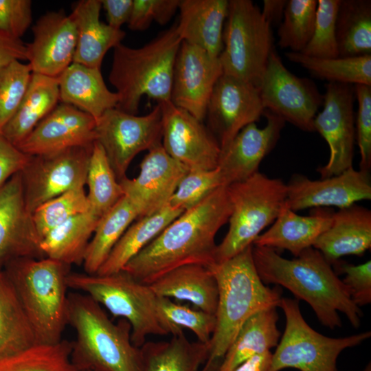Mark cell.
<instances>
[{
  "instance_id": "obj_44",
  "label": "cell",
  "mask_w": 371,
  "mask_h": 371,
  "mask_svg": "<svg viewBox=\"0 0 371 371\" xmlns=\"http://www.w3.org/2000/svg\"><path fill=\"white\" fill-rule=\"evenodd\" d=\"M341 0H317L312 37L300 52L319 58L339 57L336 38V18Z\"/></svg>"
},
{
  "instance_id": "obj_43",
  "label": "cell",
  "mask_w": 371,
  "mask_h": 371,
  "mask_svg": "<svg viewBox=\"0 0 371 371\" xmlns=\"http://www.w3.org/2000/svg\"><path fill=\"white\" fill-rule=\"evenodd\" d=\"M89 210L91 206L84 187L77 188L42 204L32 213V219L41 240L54 227Z\"/></svg>"
},
{
  "instance_id": "obj_9",
  "label": "cell",
  "mask_w": 371,
  "mask_h": 371,
  "mask_svg": "<svg viewBox=\"0 0 371 371\" xmlns=\"http://www.w3.org/2000/svg\"><path fill=\"white\" fill-rule=\"evenodd\" d=\"M218 57L223 74L258 87L273 51L271 25L250 0H229Z\"/></svg>"
},
{
  "instance_id": "obj_15",
  "label": "cell",
  "mask_w": 371,
  "mask_h": 371,
  "mask_svg": "<svg viewBox=\"0 0 371 371\" xmlns=\"http://www.w3.org/2000/svg\"><path fill=\"white\" fill-rule=\"evenodd\" d=\"M158 104L161 109V144L166 153L189 170L216 168L221 150L212 133L170 100Z\"/></svg>"
},
{
  "instance_id": "obj_21",
  "label": "cell",
  "mask_w": 371,
  "mask_h": 371,
  "mask_svg": "<svg viewBox=\"0 0 371 371\" xmlns=\"http://www.w3.org/2000/svg\"><path fill=\"white\" fill-rule=\"evenodd\" d=\"M95 120L65 103L58 104L16 147L29 156L47 155L96 141Z\"/></svg>"
},
{
  "instance_id": "obj_53",
  "label": "cell",
  "mask_w": 371,
  "mask_h": 371,
  "mask_svg": "<svg viewBox=\"0 0 371 371\" xmlns=\"http://www.w3.org/2000/svg\"><path fill=\"white\" fill-rule=\"evenodd\" d=\"M26 43L0 30V67L14 60H26Z\"/></svg>"
},
{
  "instance_id": "obj_57",
  "label": "cell",
  "mask_w": 371,
  "mask_h": 371,
  "mask_svg": "<svg viewBox=\"0 0 371 371\" xmlns=\"http://www.w3.org/2000/svg\"><path fill=\"white\" fill-rule=\"evenodd\" d=\"M84 371H93V370H84Z\"/></svg>"
},
{
  "instance_id": "obj_46",
  "label": "cell",
  "mask_w": 371,
  "mask_h": 371,
  "mask_svg": "<svg viewBox=\"0 0 371 371\" xmlns=\"http://www.w3.org/2000/svg\"><path fill=\"white\" fill-rule=\"evenodd\" d=\"M221 186H223L218 168L208 170H189L178 185L168 205L186 211Z\"/></svg>"
},
{
  "instance_id": "obj_17",
  "label": "cell",
  "mask_w": 371,
  "mask_h": 371,
  "mask_svg": "<svg viewBox=\"0 0 371 371\" xmlns=\"http://www.w3.org/2000/svg\"><path fill=\"white\" fill-rule=\"evenodd\" d=\"M139 168L136 178L126 177L119 181L124 195L137 210L138 218L150 216L166 207L189 171L166 153L161 143L148 150Z\"/></svg>"
},
{
  "instance_id": "obj_5",
  "label": "cell",
  "mask_w": 371,
  "mask_h": 371,
  "mask_svg": "<svg viewBox=\"0 0 371 371\" xmlns=\"http://www.w3.org/2000/svg\"><path fill=\"white\" fill-rule=\"evenodd\" d=\"M70 267L47 257H23L2 269L27 315L36 344H54L63 339L67 325Z\"/></svg>"
},
{
  "instance_id": "obj_55",
  "label": "cell",
  "mask_w": 371,
  "mask_h": 371,
  "mask_svg": "<svg viewBox=\"0 0 371 371\" xmlns=\"http://www.w3.org/2000/svg\"><path fill=\"white\" fill-rule=\"evenodd\" d=\"M287 1L264 0L263 8L261 11L267 21L271 25L281 21Z\"/></svg>"
},
{
  "instance_id": "obj_4",
  "label": "cell",
  "mask_w": 371,
  "mask_h": 371,
  "mask_svg": "<svg viewBox=\"0 0 371 371\" xmlns=\"http://www.w3.org/2000/svg\"><path fill=\"white\" fill-rule=\"evenodd\" d=\"M67 324L76 334L71 361L78 371H142L140 348L131 341V326L110 319L102 306L78 291L68 293Z\"/></svg>"
},
{
  "instance_id": "obj_39",
  "label": "cell",
  "mask_w": 371,
  "mask_h": 371,
  "mask_svg": "<svg viewBox=\"0 0 371 371\" xmlns=\"http://www.w3.org/2000/svg\"><path fill=\"white\" fill-rule=\"evenodd\" d=\"M86 184L91 210L100 217L124 196L104 150L96 141L89 159Z\"/></svg>"
},
{
  "instance_id": "obj_18",
  "label": "cell",
  "mask_w": 371,
  "mask_h": 371,
  "mask_svg": "<svg viewBox=\"0 0 371 371\" xmlns=\"http://www.w3.org/2000/svg\"><path fill=\"white\" fill-rule=\"evenodd\" d=\"M222 74L218 58L182 41L173 69L170 102L203 122L214 85Z\"/></svg>"
},
{
  "instance_id": "obj_38",
  "label": "cell",
  "mask_w": 371,
  "mask_h": 371,
  "mask_svg": "<svg viewBox=\"0 0 371 371\" xmlns=\"http://www.w3.org/2000/svg\"><path fill=\"white\" fill-rule=\"evenodd\" d=\"M286 58L328 82L371 86V54L354 57L319 58L300 52L286 53Z\"/></svg>"
},
{
  "instance_id": "obj_34",
  "label": "cell",
  "mask_w": 371,
  "mask_h": 371,
  "mask_svg": "<svg viewBox=\"0 0 371 371\" xmlns=\"http://www.w3.org/2000/svg\"><path fill=\"white\" fill-rule=\"evenodd\" d=\"M184 211L168 204L160 211L132 223L115 244L95 274L123 270L126 265Z\"/></svg>"
},
{
  "instance_id": "obj_33",
  "label": "cell",
  "mask_w": 371,
  "mask_h": 371,
  "mask_svg": "<svg viewBox=\"0 0 371 371\" xmlns=\"http://www.w3.org/2000/svg\"><path fill=\"white\" fill-rule=\"evenodd\" d=\"M100 216L91 210L75 216L49 231L41 240L45 257L65 265H82L85 251Z\"/></svg>"
},
{
  "instance_id": "obj_20",
  "label": "cell",
  "mask_w": 371,
  "mask_h": 371,
  "mask_svg": "<svg viewBox=\"0 0 371 371\" xmlns=\"http://www.w3.org/2000/svg\"><path fill=\"white\" fill-rule=\"evenodd\" d=\"M26 43V60L32 73L58 78L74 61L78 33L75 21L63 10L48 12L32 26Z\"/></svg>"
},
{
  "instance_id": "obj_35",
  "label": "cell",
  "mask_w": 371,
  "mask_h": 371,
  "mask_svg": "<svg viewBox=\"0 0 371 371\" xmlns=\"http://www.w3.org/2000/svg\"><path fill=\"white\" fill-rule=\"evenodd\" d=\"M137 218V210L124 195L100 217L84 256L85 273L98 272L119 239Z\"/></svg>"
},
{
  "instance_id": "obj_52",
  "label": "cell",
  "mask_w": 371,
  "mask_h": 371,
  "mask_svg": "<svg viewBox=\"0 0 371 371\" xmlns=\"http://www.w3.org/2000/svg\"><path fill=\"white\" fill-rule=\"evenodd\" d=\"M104 10L107 24L115 29L128 23L133 7V0H100Z\"/></svg>"
},
{
  "instance_id": "obj_37",
  "label": "cell",
  "mask_w": 371,
  "mask_h": 371,
  "mask_svg": "<svg viewBox=\"0 0 371 371\" xmlns=\"http://www.w3.org/2000/svg\"><path fill=\"white\" fill-rule=\"evenodd\" d=\"M339 57L371 54V1L341 0L336 18Z\"/></svg>"
},
{
  "instance_id": "obj_26",
  "label": "cell",
  "mask_w": 371,
  "mask_h": 371,
  "mask_svg": "<svg viewBox=\"0 0 371 371\" xmlns=\"http://www.w3.org/2000/svg\"><path fill=\"white\" fill-rule=\"evenodd\" d=\"M332 214L324 208H315L311 215L301 216L284 205L269 229L260 234L252 245L285 249L296 257L313 247L330 226Z\"/></svg>"
},
{
  "instance_id": "obj_32",
  "label": "cell",
  "mask_w": 371,
  "mask_h": 371,
  "mask_svg": "<svg viewBox=\"0 0 371 371\" xmlns=\"http://www.w3.org/2000/svg\"><path fill=\"white\" fill-rule=\"evenodd\" d=\"M139 348L142 371H198L210 351L209 344L190 341L183 332L169 341H146Z\"/></svg>"
},
{
  "instance_id": "obj_12",
  "label": "cell",
  "mask_w": 371,
  "mask_h": 371,
  "mask_svg": "<svg viewBox=\"0 0 371 371\" xmlns=\"http://www.w3.org/2000/svg\"><path fill=\"white\" fill-rule=\"evenodd\" d=\"M93 146L30 156L20 172L27 210L32 214L44 203L86 185Z\"/></svg>"
},
{
  "instance_id": "obj_2",
  "label": "cell",
  "mask_w": 371,
  "mask_h": 371,
  "mask_svg": "<svg viewBox=\"0 0 371 371\" xmlns=\"http://www.w3.org/2000/svg\"><path fill=\"white\" fill-rule=\"evenodd\" d=\"M252 256L264 284L284 286L298 300L305 301L323 326L330 329L341 327L339 312L354 328L360 326V307L352 301L332 265L316 249L308 248L289 260L276 249L252 245Z\"/></svg>"
},
{
  "instance_id": "obj_7",
  "label": "cell",
  "mask_w": 371,
  "mask_h": 371,
  "mask_svg": "<svg viewBox=\"0 0 371 371\" xmlns=\"http://www.w3.org/2000/svg\"><path fill=\"white\" fill-rule=\"evenodd\" d=\"M67 284L69 289L104 306L115 317L126 319L131 326V341L137 348L149 335H169L157 313V295L148 284L124 270L108 275L69 272Z\"/></svg>"
},
{
  "instance_id": "obj_41",
  "label": "cell",
  "mask_w": 371,
  "mask_h": 371,
  "mask_svg": "<svg viewBox=\"0 0 371 371\" xmlns=\"http://www.w3.org/2000/svg\"><path fill=\"white\" fill-rule=\"evenodd\" d=\"M317 0H289L278 30V45L301 52L314 30Z\"/></svg>"
},
{
  "instance_id": "obj_8",
  "label": "cell",
  "mask_w": 371,
  "mask_h": 371,
  "mask_svg": "<svg viewBox=\"0 0 371 371\" xmlns=\"http://www.w3.org/2000/svg\"><path fill=\"white\" fill-rule=\"evenodd\" d=\"M232 212L228 231L216 246L215 263L223 262L253 245L276 219L286 199V183L260 172L227 186Z\"/></svg>"
},
{
  "instance_id": "obj_11",
  "label": "cell",
  "mask_w": 371,
  "mask_h": 371,
  "mask_svg": "<svg viewBox=\"0 0 371 371\" xmlns=\"http://www.w3.org/2000/svg\"><path fill=\"white\" fill-rule=\"evenodd\" d=\"M95 122L96 142L103 148L118 181L126 177L128 168L137 154L161 143V109L158 103L145 115L114 108Z\"/></svg>"
},
{
  "instance_id": "obj_30",
  "label": "cell",
  "mask_w": 371,
  "mask_h": 371,
  "mask_svg": "<svg viewBox=\"0 0 371 371\" xmlns=\"http://www.w3.org/2000/svg\"><path fill=\"white\" fill-rule=\"evenodd\" d=\"M59 102L57 78L32 73L20 105L1 133L16 146Z\"/></svg>"
},
{
  "instance_id": "obj_56",
  "label": "cell",
  "mask_w": 371,
  "mask_h": 371,
  "mask_svg": "<svg viewBox=\"0 0 371 371\" xmlns=\"http://www.w3.org/2000/svg\"><path fill=\"white\" fill-rule=\"evenodd\" d=\"M363 371H371V364L369 363L367 366L364 368Z\"/></svg>"
},
{
  "instance_id": "obj_10",
  "label": "cell",
  "mask_w": 371,
  "mask_h": 371,
  "mask_svg": "<svg viewBox=\"0 0 371 371\" xmlns=\"http://www.w3.org/2000/svg\"><path fill=\"white\" fill-rule=\"evenodd\" d=\"M285 317V327L268 371L295 368L300 371H339L337 360L345 349L361 344L370 331L344 337L325 336L304 319L297 300L282 297L279 306Z\"/></svg>"
},
{
  "instance_id": "obj_36",
  "label": "cell",
  "mask_w": 371,
  "mask_h": 371,
  "mask_svg": "<svg viewBox=\"0 0 371 371\" xmlns=\"http://www.w3.org/2000/svg\"><path fill=\"white\" fill-rule=\"evenodd\" d=\"M35 344L31 324L17 294L0 269V360Z\"/></svg>"
},
{
  "instance_id": "obj_29",
  "label": "cell",
  "mask_w": 371,
  "mask_h": 371,
  "mask_svg": "<svg viewBox=\"0 0 371 371\" xmlns=\"http://www.w3.org/2000/svg\"><path fill=\"white\" fill-rule=\"evenodd\" d=\"M148 285L157 296L186 301L197 309L215 315L218 283L211 269L205 266L179 267Z\"/></svg>"
},
{
  "instance_id": "obj_28",
  "label": "cell",
  "mask_w": 371,
  "mask_h": 371,
  "mask_svg": "<svg viewBox=\"0 0 371 371\" xmlns=\"http://www.w3.org/2000/svg\"><path fill=\"white\" fill-rule=\"evenodd\" d=\"M57 79L60 102L77 108L95 120L117 105L118 95L107 88L99 69L72 63Z\"/></svg>"
},
{
  "instance_id": "obj_16",
  "label": "cell",
  "mask_w": 371,
  "mask_h": 371,
  "mask_svg": "<svg viewBox=\"0 0 371 371\" xmlns=\"http://www.w3.org/2000/svg\"><path fill=\"white\" fill-rule=\"evenodd\" d=\"M264 111L257 87L222 74L210 98L205 117L223 150L245 126L258 121Z\"/></svg>"
},
{
  "instance_id": "obj_50",
  "label": "cell",
  "mask_w": 371,
  "mask_h": 371,
  "mask_svg": "<svg viewBox=\"0 0 371 371\" xmlns=\"http://www.w3.org/2000/svg\"><path fill=\"white\" fill-rule=\"evenodd\" d=\"M32 1L0 0V30L21 39L32 22Z\"/></svg>"
},
{
  "instance_id": "obj_1",
  "label": "cell",
  "mask_w": 371,
  "mask_h": 371,
  "mask_svg": "<svg viewBox=\"0 0 371 371\" xmlns=\"http://www.w3.org/2000/svg\"><path fill=\"white\" fill-rule=\"evenodd\" d=\"M231 212L227 186H221L172 221L123 270L150 284L181 266L212 267L216 264V235Z\"/></svg>"
},
{
  "instance_id": "obj_6",
  "label": "cell",
  "mask_w": 371,
  "mask_h": 371,
  "mask_svg": "<svg viewBox=\"0 0 371 371\" xmlns=\"http://www.w3.org/2000/svg\"><path fill=\"white\" fill-rule=\"evenodd\" d=\"M176 25L139 48L122 43L113 48L109 80L116 89V109L137 115L142 98L170 100L173 69L181 44Z\"/></svg>"
},
{
  "instance_id": "obj_47",
  "label": "cell",
  "mask_w": 371,
  "mask_h": 371,
  "mask_svg": "<svg viewBox=\"0 0 371 371\" xmlns=\"http://www.w3.org/2000/svg\"><path fill=\"white\" fill-rule=\"evenodd\" d=\"M180 0H133L128 27L133 31H143L152 22L165 25L179 9Z\"/></svg>"
},
{
  "instance_id": "obj_51",
  "label": "cell",
  "mask_w": 371,
  "mask_h": 371,
  "mask_svg": "<svg viewBox=\"0 0 371 371\" xmlns=\"http://www.w3.org/2000/svg\"><path fill=\"white\" fill-rule=\"evenodd\" d=\"M29 158L0 132V187L20 172Z\"/></svg>"
},
{
  "instance_id": "obj_27",
  "label": "cell",
  "mask_w": 371,
  "mask_h": 371,
  "mask_svg": "<svg viewBox=\"0 0 371 371\" xmlns=\"http://www.w3.org/2000/svg\"><path fill=\"white\" fill-rule=\"evenodd\" d=\"M100 0H80L71 8L78 38L73 63L100 69L106 52L121 43L126 32L100 19Z\"/></svg>"
},
{
  "instance_id": "obj_14",
  "label": "cell",
  "mask_w": 371,
  "mask_h": 371,
  "mask_svg": "<svg viewBox=\"0 0 371 371\" xmlns=\"http://www.w3.org/2000/svg\"><path fill=\"white\" fill-rule=\"evenodd\" d=\"M323 95L324 108L315 115L313 127L329 147L328 161L317 169L321 178H327L352 167L355 137L354 86L328 82Z\"/></svg>"
},
{
  "instance_id": "obj_49",
  "label": "cell",
  "mask_w": 371,
  "mask_h": 371,
  "mask_svg": "<svg viewBox=\"0 0 371 371\" xmlns=\"http://www.w3.org/2000/svg\"><path fill=\"white\" fill-rule=\"evenodd\" d=\"M335 268L345 275L341 280L352 301L359 307L371 302V261L355 265L337 261Z\"/></svg>"
},
{
  "instance_id": "obj_45",
  "label": "cell",
  "mask_w": 371,
  "mask_h": 371,
  "mask_svg": "<svg viewBox=\"0 0 371 371\" xmlns=\"http://www.w3.org/2000/svg\"><path fill=\"white\" fill-rule=\"evenodd\" d=\"M32 75L30 65L14 60L0 67V132L20 105Z\"/></svg>"
},
{
  "instance_id": "obj_31",
  "label": "cell",
  "mask_w": 371,
  "mask_h": 371,
  "mask_svg": "<svg viewBox=\"0 0 371 371\" xmlns=\"http://www.w3.org/2000/svg\"><path fill=\"white\" fill-rule=\"evenodd\" d=\"M277 307L257 312L240 328L224 355L218 371H233L248 359L276 347L281 334Z\"/></svg>"
},
{
  "instance_id": "obj_19",
  "label": "cell",
  "mask_w": 371,
  "mask_h": 371,
  "mask_svg": "<svg viewBox=\"0 0 371 371\" xmlns=\"http://www.w3.org/2000/svg\"><path fill=\"white\" fill-rule=\"evenodd\" d=\"M371 199L370 172L353 167L327 178L313 180L295 175L286 183L285 205L296 212L307 208L343 209Z\"/></svg>"
},
{
  "instance_id": "obj_25",
  "label": "cell",
  "mask_w": 371,
  "mask_h": 371,
  "mask_svg": "<svg viewBox=\"0 0 371 371\" xmlns=\"http://www.w3.org/2000/svg\"><path fill=\"white\" fill-rule=\"evenodd\" d=\"M228 5L227 0H180L176 28L181 41L218 58Z\"/></svg>"
},
{
  "instance_id": "obj_22",
  "label": "cell",
  "mask_w": 371,
  "mask_h": 371,
  "mask_svg": "<svg viewBox=\"0 0 371 371\" xmlns=\"http://www.w3.org/2000/svg\"><path fill=\"white\" fill-rule=\"evenodd\" d=\"M267 124L262 128L251 123L221 150L217 168L223 186L244 181L259 172L264 158L276 146L285 122L265 109Z\"/></svg>"
},
{
  "instance_id": "obj_42",
  "label": "cell",
  "mask_w": 371,
  "mask_h": 371,
  "mask_svg": "<svg viewBox=\"0 0 371 371\" xmlns=\"http://www.w3.org/2000/svg\"><path fill=\"white\" fill-rule=\"evenodd\" d=\"M157 310L169 334L177 335L187 328L192 331L198 341L209 344L215 329L216 317L197 308L172 302L170 298L157 296Z\"/></svg>"
},
{
  "instance_id": "obj_3",
  "label": "cell",
  "mask_w": 371,
  "mask_h": 371,
  "mask_svg": "<svg viewBox=\"0 0 371 371\" xmlns=\"http://www.w3.org/2000/svg\"><path fill=\"white\" fill-rule=\"evenodd\" d=\"M218 286L216 326L209 343L207 359L201 371H218L224 355L243 324L254 314L278 307L282 298L278 286L270 288L260 278L252 245L209 268Z\"/></svg>"
},
{
  "instance_id": "obj_24",
  "label": "cell",
  "mask_w": 371,
  "mask_h": 371,
  "mask_svg": "<svg viewBox=\"0 0 371 371\" xmlns=\"http://www.w3.org/2000/svg\"><path fill=\"white\" fill-rule=\"evenodd\" d=\"M370 247L371 211L357 204L333 212L330 226L313 245L331 265L344 256H361Z\"/></svg>"
},
{
  "instance_id": "obj_23",
  "label": "cell",
  "mask_w": 371,
  "mask_h": 371,
  "mask_svg": "<svg viewBox=\"0 0 371 371\" xmlns=\"http://www.w3.org/2000/svg\"><path fill=\"white\" fill-rule=\"evenodd\" d=\"M40 244L18 172L0 187V269L18 258H45Z\"/></svg>"
},
{
  "instance_id": "obj_13",
  "label": "cell",
  "mask_w": 371,
  "mask_h": 371,
  "mask_svg": "<svg viewBox=\"0 0 371 371\" xmlns=\"http://www.w3.org/2000/svg\"><path fill=\"white\" fill-rule=\"evenodd\" d=\"M258 88L265 109L302 131H314L313 121L324 95L312 80L290 72L274 50Z\"/></svg>"
},
{
  "instance_id": "obj_54",
  "label": "cell",
  "mask_w": 371,
  "mask_h": 371,
  "mask_svg": "<svg viewBox=\"0 0 371 371\" xmlns=\"http://www.w3.org/2000/svg\"><path fill=\"white\" fill-rule=\"evenodd\" d=\"M271 358V351L255 355L240 363L233 371H268Z\"/></svg>"
},
{
  "instance_id": "obj_40",
  "label": "cell",
  "mask_w": 371,
  "mask_h": 371,
  "mask_svg": "<svg viewBox=\"0 0 371 371\" xmlns=\"http://www.w3.org/2000/svg\"><path fill=\"white\" fill-rule=\"evenodd\" d=\"M72 342L35 344L0 360V371H78L71 361Z\"/></svg>"
},
{
  "instance_id": "obj_48",
  "label": "cell",
  "mask_w": 371,
  "mask_h": 371,
  "mask_svg": "<svg viewBox=\"0 0 371 371\" xmlns=\"http://www.w3.org/2000/svg\"><path fill=\"white\" fill-rule=\"evenodd\" d=\"M358 101L356 121L357 139L360 153L359 169L370 172L371 168V86L355 85Z\"/></svg>"
}]
</instances>
